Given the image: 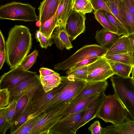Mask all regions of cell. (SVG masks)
Returning a JSON list of instances; mask_svg holds the SVG:
<instances>
[{"mask_svg":"<svg viewBox=\"0 0 134 134\" xmlns=\"http://www.w3.org/2000/svg\"><path fill=\"white\" fill-rule=\"evenodd\" d=\"M100 94L97 93L84 97L75 101H71L59 121L62 120L71 115L86 109Z\"/></svg>","mask_w":134,"mask_h":134,"instance_id":"cell-14","label":"cell"},{"mask_svg":"<svg viewBox=\"0 0 134 134\" xmlns=\"http://www.w3.org/2000/svg\"><path fill=\"white\" fill-rule=\"evenodd\" d=\"M86 109L59 121L50 129L49 134H75L76 128Z\"/></svg>","mask_w":134,"mask_h":134,"instance_id":"cell-11","label":"cell"},{"mask_svg":"<svg viewBox=\"0 0 134 134\" xmlns=\"http://www.w3.org/2000/svg\"><path fill=\"white\" fill-rule=\"evenodd\" d=\"M99 58L97 57L91 58L87 59L79 62L75 64L73 66L68 69L66 72L73 71L79 68L87 66L96 61Z\"/></svg>","mask_w":134,"mask_h":134,"instance_id":"cell-41","label":"cell"},{"mask_svg":"<svg viewBox=\"0 0 134 134\" xmlns=\"http://www.w3.org/2000/svg\"><path fill=\"white\" fill-rule=\"evenodd\" d=\"M42 113L36 117L27 120L21 125L13 134H31V130L41 117Z\"/></svg>","mask_w":134,"mask_h":134,"instance_id":"cell-29","label":"cell"},{"mask_svg":"<svg viewBox=\"0 0 134 134\" xmlns=\"http://www.w3.org/2000/svg\"><path fill=\"white\" fill-rule=\"evenodd\" d=\"M6 58V49L0 50V69L3 67Z\"/></svg>","mask_w":134,"mask_h":134,"instance_id":"cell-46","label":"cell"},{"mask_svg":"<svg viewBox=\"0 0 134 134\" xmlns=\"http://www.w3.org/2000/svg\"><path fill=\"white\" fill-rule=\"evenodd\" d=\"M104 1L112 14L119 20L126 29L128 33V26L119 5L116 4L112 0Z\"/></svg>","mask_w":134,"mask_h":134,"instance_id":"cell-28","label":"cell"},{"mask_svg":"<svg viewBox=\"0 0 134 134\" xmlns=\"http://www.w3.org/2000/svg\"><path fill=\"white\" fill-rule=\"evenodd\" d=\"M90 0L94 11L103 10L107 11L112 13L104 0Z\"/></svg>","mask_w":134,"mask_h":134,"instance_id":"cell-39","label":"cell"},{"mask_svg":"<svg viewBox=\"0 0 134 134\" xmlns=\"http://www.w3.org/2000/svg\"><path fill=\"white\" fill-rule=\"evenodd\" d=\"M108 48L97 44L85 46L65 60L55 64L54 69L57 70L64 71L83 60L91 58L104 57Z\"/></svg>","mask_w":134,"mask_h":134,"instance_id":"cell-6","label":"cell"},{"mask_svg":"<svg viewBox=\"0 0 134 134\" xmlns=\"http://www.w3.org/2000/svg\"><path fill=\"white\" fill-rule=\"evenodd\" d=\"M107 59L134 66V57L133 54H113L105 55Z\"/></svg>","mask_w":134,"mask_h":134,"instance_id":"cell-26","label":"cell"},{"mask_svg":"<svg viewBox=\"0 0 134 134\" xmlns=\"http://www.w3.org/2000/svg\"><path fill=\"white\" fill-rule=\"evenodd\" d=\"M85 14L72 10L65 26L66 31L70 41H72L85 30Z\"/></svg>","mask_w":134,"mask_h":134,"instance_id":"cell-12","label":"cell"},{"mask_svg":"<svg viewBox=\"0 0 134 134\" xmlns=\"http://www.w3.org/2000/svg\"><path fill=\"white\" fill-rule=\"evenodd\" d=\"M129 11L134 18V0H123Z\"/></svg>","mask_w":134,"mask_h":134,"instance_id":"cell-44","label":"cell"},{"mask_svg":"<svg viewBox=\"0 0 134 134\" xmlns=\"http://www.w3.org/2000/svg\"><path fill=\"white\" fill-rule=\"evenodd\" d=\"M119 5L128 25L129 35L134 32V18L129 11L123 0H121Z\"/></svg>","mask_w":134,"mask_h":134,"instance_id":"cell-33","label":"cell"},{"mask_svg":"<svg viewBox=\"0 0 134 134\" xmlns=\"http://www.w3.org/2000/svg\"><path fill=\"white\" fill-rule=\"evenodd\" d=\"M6 44L4 37L1 30L0 31V50L5 49Z\"/></svg>","mask_w":134,"mask_h":134,"instance_id":"cell-47","label":"cell"},{"mask_svg":"<svg viewBox=\"0 0 134 134\" xmlns=\"http://www.w3.org/2000/svg\"><path fill=\"white\" fill-rule=\"evenodd\" d=\"M132 73V75L131 77V79L133 84L134 85V66L133 68Z\"/></svg>","mask_w":134,"mask_h":134,"instance_id":"cell-50","label":"cell"},{"mask_svg":"<svg viewBox=\"0 0 134 134\" xmlns=\"http://www.w3.org/2000/svg\"><path fill=\"white\" fill-rule=\"evenodd\" d=\"M115 93L132 120H134V85L131 77L123 78L113 76L110 77Z\"/></svg>","mask_w":134,"mask_h":134,"instance_id":"cell-5","label":"cell"},{"mask_svg":"<svg viewBox=\"0 0 134 134\" xmlns=\"http://www.w3.org/2000/svg\"><path fill=\"white\" fill-rule=\"evenodd\" d=\"M68 75H71L77 79L86 81L88 75L87 66L79 68L76 70L66 72Z\"/></svg>","mask_w":134,"mask_h":134,"instance_id":"cell-37","label":"cell"},{"mask_svg":"<svg viewBox=\"0 0 134 134\" xmlns=\"http://www.w3.org/2000/svg\"><path fill=\"white\" fill-rule=\"evenodd\" d=\"M121 36L118 34L103 28L96 31L95 38L99 46L107 47V46L112 44Z\"/></svg>","mask_w":134,"mask_h":134,"instance_id":"cell-22","label":"cell"},{"mask_svg":"<svg viewBox=\"0 0 134 134\" xmlns=\"http://www.w3.org/2000/svg\"><path fill=\"white\" fill-rule=\"evenodd\" d=\"M109 22L119 30L118 34L120 35L128 36L129 34L125 27L119 20L113 14L107 11L100 10Z\"/></svg>","mask_w":134,"mask_h":134,"instance_id":"cell-30","label":"cell"},{"mask_svg":"<svg viewBox=\"0 0 134 134\" xmlns=\"http://www.w3.org/2000/svg\"><path fill=\"white\" fill-rule=\"evenodd\" d=\"M31 35L29 28L15 25L10 29L5 42L6 62L12 69L20 64L32 46Z\"/></svg>","mask_w":134,"mask_h":134,"instance_id":"cell-1","label":"cell"},{"mask_svg":"<svg viewBox=\"0 0 134 134\" xmlns=\"http://www.w3.org/2000/svg\"><path fill=\"white\" fill-rule=\"evenodd\" d=\"M71 102L62 104L48 111L42 113L41 117L32 128L31 134H49L50 129L60 119Z\"/></svg>","mask_w":134,"mask_h":134,"instance_id":"cell-7","label":"cell"},{"mask_svg":"<svg viewBox=\"0 0 134 134\" xmlns=\"http://www.w3.org/2000/svg\"><path fill=\"white\" fill-rule=\"evenodd\" d=\"M40 45L42 48L46 49L48 47L51 46L53 43L51 37H48L43 35L39 42Z\"/></svg>","mask_w":134,"mask_h":134,"instance_id":"cell-43","label":"cell"},{"mask_svg":"<svg viewBox=\"0 0 134 134\" xmlns=\"http://www.w3.org/2000/svg\"><path fill=\"white\" fill-rule=\"evenodd\" d=\"M29 100L27 95L22 96L18 101L15 116L11 121L12 124L19 117L24 110Z\"/></svg>","mask_w":134,"mask_h":134,"instance_id":"cell-36","label":"cell"},{"mask_svg":"<svg viewBox=\"0 0 134 134\" xmlns=\"http://www.w3.org/2000/svg\"><path fill=\"white\" fill-rule=\"evenodd\" d=\"M36 74V72L24 69L19 65L1 76L0 88H12Z\"/></svg>","mask_w":134,"mask_h":134,"instance_id":"cell-10","label":"cell"},{"mask_svg":"<svg viewBox=\"0 0 134 134\" xmlns=\"http://www.w3.org/2000/svg\"><path fill=\"white\" fill-rule=\"evenodd\" d=\"M116 4L118 5L121 2V0H112Z\"/></svg>","mask_w":134,"mask_h":134,"instance_id":"cell-52","label":"cell"},{"mask_svg":"<svg viewBox=\"0 0 134 134\" xmlns=\"http://www.w3.org/2000/svg\"><path fill=\"white\" fill-rule=\"evenodd\" d=\"M105 96V92L100 93L88 107L85 110L81 121L76 128V132L79 128L96 117Z\"/></svg>","mask_w":134,"mask_h":134,"instance_id":"cell-15","label":"cell"},{"mask_svg":"<svg viewBox=\"0 0 134 134\" xmlns=\"http://www.w3.org/2000/svg\"><path fill=\"white\" fill-rule=\"evenodd\" d=\"M42 24L41 21L40 20H38L36 23V25L38 27H40Z\"/></svg>","mask_w":134,"mask_h":134,"instance_id":"cell-51","label":"cell"},{"mask_svg":"<svg viewBox=\"0 0 134 134\" xmlns=\"http://www.w3.org/2000/svg\"><path fill=\"white\" fill-rule=\"evenodd\" d=\"M61 77L65 82L63 88L45 105L29 115L28 120L48 111L57 106L71 102L81 91L86 82V81L77 79L71 75Z\"/></svg>","mask_w":134,"mask_h":134,"instance_id":"cell-2","label":"cell"},{"mask_svg":"<svg viewBox=\"0 0 134 134\" xmlns=\"http://www.w3.org/2000/svg\"><path fill=\"white\" fill-rule=\"evenodd\" d=\"M128 36L131 42L133 50V55L134 57V32L129 35Z\"/></svg>","mask_w":134,"mask_h":134,"instance_id":"cell-49","label":"cell"},{"mask_svg":"<svg viewBox=\"0 0 134 134\" xmlns=\"http://www.w3.org/2000/svg\"><path fill=\"white\" fill-rule=\"evenodd\" d=\"M17 102L16 100L14 99L10 102L8 105L7 113V120L11 123L15 114Z\"/></svg>","mask_w":134,"mask_h":134,"instance_id":"cell-40","label":"cell"},{"mask_svg":"<svg viewBox=\"0 0 134 134\" xmlns=\"http://www.w3.org/2000/svg\"><path fill=\"white\" fill-rule=\"evenodd\" d=\"M55 14L49 19L42 23L39 27V30L43 35L47 37H51L53 31L57 27Z\"/></svg>","mask_w":134,"mask_h":134,"instance_id":"cell-32","label":"cell"},{"mask_svg":"<svg viewBox=\"0 0 134 134\" xmlns=\"http://www.w3.org/2000/svg\"><path fill=\"white\" fill-rule=\"evenodd\" d=\"M102 134H134V120H130L118 125L103 128Z\"/></svg>","mask_w":134,"mask_h":134,"instance_id":"cell-21","label":"cell"},{"mask_svg":"<svg viewBox=\"0 0 134 134\" xmlns=\"http://www.w3.org/2000/svg\"><path fill=\"white\" fill-rule=\"evenodd\" d=\"M72 10L86 14L92 12L93 9L90 0H73Z\"/></svg>","mask_w":134,"mask_h":134,"instance_id":"cell-27","label":"cell"},{"mask_svg":"<svg viewBox=\"0 0 134 134\" xmlns=\"http://www.w3.org/2000/svg\"><path fill=\"white\" fill-rule=\"evenodd\" d=\"M107 60L114 75L123 78L130 77V75L132 72L133 67L109 60Z\"/></svg>","mask_w":134,"mask_h":134,"instance_id":"cell-24","label":"cell"},{"mask_svg":"<svg viewBox=\"0 0 134 134\" xmlns=\"http://www.w3.org/2000/svg\"><path fill=\"white\" fill-rule=\"evenodd\" d=\"M62 0H60V1H59V4L60 3V2H61V1Z\"/></svg>","mask_w":134,"mask_h":134,"instance_id":"cell-53","label":"cell"},{"mask_svg":"<svg viewBox=\"0 0 134 134\" xmlns=\"http://www.w3.org/2000/svg\"><path fill=\"white\" fill-rule=\"evenodd\" d=\"M39 76L36 74L15 86L8 89L10 93V102L14 99L18 101L23 96H32L42 87Z\"/></svg>","mask_w":134,"mask_h":134,"instance_id":"cell-9","label":"cell"},{"mask_svg":"<svg viewBox=\"0 0 134 134\" xmlns=\"http://www.w3.org/2000/svg\"><path fill=\"white\" fill-rule=\"evenodd\" d=\"M131 42L128 36L123 35L115 41L108 48L105 55L113 54H133Z\"/></svg>","mask_w":134,"mask_h":134,"instance_id":"cell-16","label":"cell"},{"mask_svg":"<svg viewBox=\"0 0 134 134\" xmlns=\"http://www.w3.org/2000/svg\"><path fill=\"white\" fill-rule=\"evenodd\" d=\"M88 75L87 82L106 80L114 75L107 59L102 57L87 65Z\"/></svg>","mask_w":134,"mask_h":134,"instance_id":"cell-8","label":"cell"},{"mask_svg":"<svg viewBox=\"0 0 134 134\" xmlns=\"http://www.w3.org/2000/svg\"><path fill=\"white\" fill-rule=\"evenodd\" d=\"M41 82L45 92L51 90L58 86L61 82V76L59 74L54 73L47 76L40 75Z\"/></svg>","mask_w":134,"mask_h":134,"instance_id":"cell-23","label":"cell"},{"mask_svg":"<svg viewBox=\"0 0 134 134\" xmlns=\"http://www.w3.org/2000/svg\"><path fill=\"white\" fill-rule=\"evenodd\" d=\"M8 108V106L0 109V134H5L12 124L11 122L7 120V113Z\"/></svg>","mask_w":134,"mask_h":134,"instance_id":"cell-34","label":"cell"},{"mask_svg":"<svg viewBox=\"0 0 134 134\" xmlns=\"http://www.w3.org/2000/svg\"><path fill=\"white\" fill-rule=\"evenodd\" d=\"M35 8L30 4L14 1L0 7V19L35 22L38 16Z\"/></svg>","mask_w":134,"mask_h":134,"instance_id":"cell-4","label":"cell"},{"mask_svg":"<svg viewBox=\"0 0 134 134\" xmlns=\"http://www.w3.org/2000/svg\"><path fill=\"white\" fill-rule=\"evenodd\" d=\"M43 36V34L40 30H37L35 34V37L37 42H39Z\"/></svg>","mask_w":134,"mask_h":134,"instance_id":"cell-48","label":"cell"},{"mask_svg":"<svg viewBox=\"0 0 134 134\" xmlns=\"http://www.w3.org/2000/svg\"><path fill=\"white\" fill-rule=\"evenodd\" d=\"M51 37L57 47L60 50L64 48L70 50L73 47L65 26L56 27L53 31Z\"/></svg>","mask_w":134,"mask_h":134,"instance_id":"cell-17","label":"cell"},{"mask_svg":"<svg viewBox=\"0 0 134 134\" xmlns=\"http://www.w3.org/2000/svg\"><path fill=\"white\" fill-rule=\"evenodd\" d=\"M40 75L45 76L54 73L55 72L51 69L45 68H41L39 70Z\"/></svg>","mask_w":134,"mask_h":134,"instance_id":"cell-45","label":"cell"},{"mask_svg":"<svg viewBox=\"0 0 134 134\" xmlns=\"http://www.w3.org/2000/svg\"><path fill=\"white\" fill-rule=\"evenodd\" d=\"M94 14L96 19L103 28L118 34V29L109 22L100 10L94 11Z\"/></svg>","mask_w":134,"mask_h":134,"instance_id":"cell-31","label":"cell"},{"mask_svg":"<svg viewBox=\"0 0 134 134\" xmlns=\"http://www.w3.org/2000/svg\"><path fill=\"white\" fill-rule=\"evenodd\" d=\"M33 105L32 101H29L25 108L17 118L11 124L10 127V133L13 134L14 132L27 120V118L32 110Z\"/></svg>","mask_w":134,"mask_h":134,"instance_id":"cell-25","label":"cell"},{"mask_svg":"<svg viewBox=\"0 0 134 134\" xmlns=\"http://www.w3.org/2000/svg\"><path fill=\"white\" fill-rule=\"evenodd\" d=\"M108 85L105 80L98 82H87L81 91L71 101L84 97L105 92Z\"/></svg>","mask_w":134,"mask_h":134,"instance_id":"cell-18","label":"cell"},{"mask_svg":"<svg viewBox=\"0 0 134 134\" xmlns=\"http://www.w3.org/2000/svg\"><path fill=\"white\" fill-rule=\"evenodd\" d=\"M72 1L73 0H62L59 4L55 15L57 26L65 27L72 10Z\"/></svg>","mask_w":134,"mask_h":134,"instance_id":"cell-20","label":"cell"},{"mask_svg":"<svg viewBox=\"0 0 134 134\" xmlns=\"http://www.w3.org/2000/svg\"><path fill=\"white\" fill-rule=\"evenodd\" d=\"M10 98V92L8 88L0 89V109L8 106Z\"/></svg>","mask_w":134,"mask_h":134,"instance_id":"cell-38","label":"cell"},{"mask_svg":"<svg viewBox=\"0 0 134 134\" xmlns=\"http://www.w3.org/2000/svg\"><path fill=\"white\" fill-rule=\"evenodd\" d=\"M64 85L65 82L61 77L60 83L51 90L45 92L43 87L38 90L29 98L31 100L33 105L32 109L30 115L37 111L46 104L60 91Z\"/></svg>","mask_w":134,"mask_h":134,"instance_id":"cell-13","label":"cell"},{"mask_svg":"<svg viewBox=\"0 0 134 134\" xmlns=\"http://www.w3.org/2000/svg\"><path fill=\"white\" fill-rule=\"evenodd\" d=\"M38 55V51L35 50L30 54L26 56L20 65L24 69L28 70L36 62Z\"/></svg>","mask_w":134,"mask_h":134,"instance_id":"cell-35","label":"cell"},{"mask_svg":"<svg viewBox=\"0 0 134 134\" xmlns=\"http://www.w3.org/2000/svg\"><path fill=\"white\" fill-rule=\"evenodd\" d=\"M60 0H43L38 8L39 20L42 23L49 19L56 13Z\"/></svg>","mask_w":134,"mask_h":134,"instance_id":"cell-19","label":"cell"},{"mask_svg":"<svg viewBox=\"0 0 134 134\" xmlns=\"http://www.w3.org/2000/svg\"><path fill=\"white\" fill-rule=\"evenodd\" d=\"M102 128L99 121L96 120L91 124L88 129L92 134H102Z\"/></svg>","mask_w":134,"mask_h":134,"instance_id":"cell-42","label":"cell"},{"mask_svg":"<svg viewBox=\"0 0 134 134\" xmlns=\"http://www.w3.org/2000/svg\"><path fill=\"white\" fill-rule=\"evenodd\" d=\"M129 117L131 118L115 93L105 96L96 116L105 122H110L114 125L132 120Z\"/></svg>","mask_w":134,"mask_h":134,"instance_id":"cell-3","label":"cell"}]
</instances>
